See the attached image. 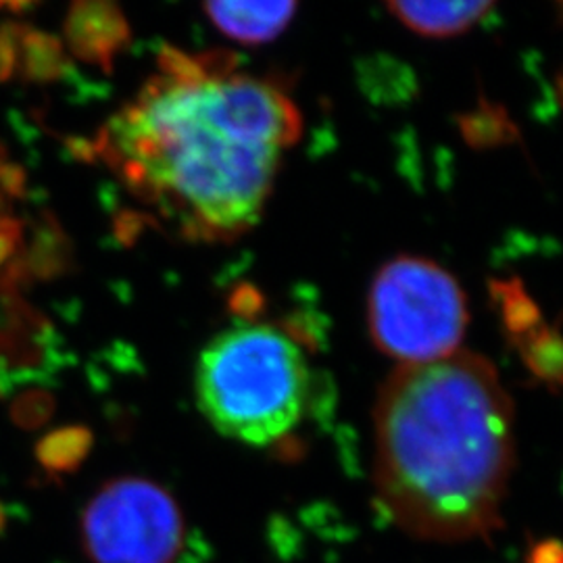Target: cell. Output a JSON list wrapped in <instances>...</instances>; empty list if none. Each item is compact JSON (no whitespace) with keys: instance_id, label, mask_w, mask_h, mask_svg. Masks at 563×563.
<instances>
[{"instance_id":"obj_1","label":"cell","mask_w":563,"mask_h":563,"mask_svg":"<svg viewBox=\"0 0 563 563\" xmlns=\"http://www.w3.org/2000/svg\"><path fill=\"white\" fill-rule=\"evenodd\" d=\"M301 113L274 84L174 65L115 115L111 162L139 192L209 239L260 220Z\"/></svg>"},{"instance_id":"obj_2","label":"cell","mask_w":563,"mask_h":563,"mask_svg":"<svg viewBox=\"0 0 563 563\" xmlns=\"http://www.w3.org/2000/svg\"><path fill=\"white\" fill-rule=\"evenodd\" d=\"M514 411L495 365L474 353L401 365L376 405V493L426 541H470L501 518Z\"/></svg>"},{"instance_id":"obj_3","label":"cell","mask_w":563,"mask_h":563,"mask_svg":"<svg viewBox=\"0 0 563 563\" xmlns=\"http://www.w3.org/2000/svg\"><path fill=\"white\" fill-rule=\"evenodd\" d=\"M195 390L202 416L228 439L267 446L288 437L309 397L297 342L272 325H236L205 346Z\"/></svg>"},{"instance_id":"obj_4","label":"cell","mask_w":563,"mask_h":563,"mask_svg":"<svg viewBox=\"0 0 563 563\" xmlns=\"http://www.w3.org/2000/svg\"><path fill=\"white\" fill-rule=\"evenodd\" d=\"M367 322L376 346L401 365L441 362L455 355L462 342L465 295L441 265L397 257L372 284Z\"/></svg>"},{"instance_id":"obj_5","label":"cell","mask_w":563,"mask_h":563,"mask_svg":"<svg viewBox=\"0 0 563 563\" xmlns=\"http://www.w3.org/2000/svg\"><path fill=\"white\" fill-rule=\"evenodd\" d=\"M181 534L174 499L139 478L104 486L84 516V543L97 563H172Z\"/></svg>"},{"instance_id":"obj_6","label":"cell","mask_w":563,"mask_h":563,"mask_svg":"<svg viewBox=\"0 0 563 563\" xmlns=\"http://www.w3.org/2000/svg\"><path fill=\"white\" fill-rule=\"evenodd\" d=\"M211 21L234 41L263 44L274 41L295 18V2H211Z\"/></svg>"},{"instance_id":"obj_7","label":"cell","mask_w":563,"mask_h":563,"mask_svg":"<svg viewBox=\"0 0 563 563\" xmlns=\"http://www.w3.org/2000/svg\"><path fill=\"white\" fill-rule=\"evenodd\" d=\"M390 13L402 21L411 32L446 38L467 32L472 25L483 21L493 9V2H390Z\"/></svg>"}]
</instances>
